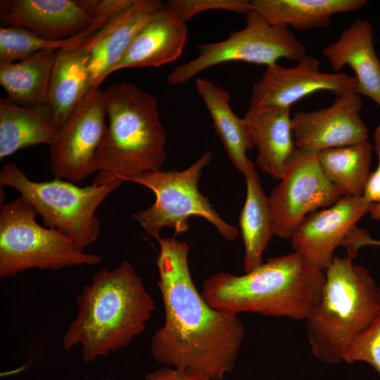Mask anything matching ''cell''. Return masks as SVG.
I'll return each mask as SVG.
<instances>
[{
	"label": "cell",
	"mask_w": 380,
	"mask_h": 380,
	"mask_svg": "<svg viewBox=\"0 0 380 380\" xmlns=\"http://www.w3.org/2000/svg\"><path fill=\"white\" fill-rule=\"evenodd\" d=\"M157 241L158 286L165 319L152 336V357L165 367L223 380L235 367L245 327L238 315L205 300L191 277L186 241L161 236Z\"/></svg>",
	"instance_id": "cell-1"
},
{
	"label": "cell",
	"mask_w": 380,
	"mask_h": 380,
	"mask_svg": "<svg viewBox=\"0 0 380 380\" xmlns=\"http://www.w3.org/2000/svg\"><path fill=\"white\" fill-rule=\"evenodd\" d=\"M78 310L62 340L68 351L82 346V360L90 363L117 353L141 334L155 309L151 293L129 261L103 268L77 297Z\"/></svg>",
	"instance_id": "cell-2"
},
{
	"label": "cell",
	"mask_w": 380,
	"mask_h": 380,
	"mask_svg": "<svg viewBox=\"0 0 380 380\" xmlns=\"http://www.w3.org/2000/svg\"><path fill=\"white\" fill-rule=\"evenodd\" d=\"M324 281V270L293 252L244 274H214L203 282L201 293L208 305L227 313L305 321L319 303Z\"/></svg>",
	"instance_id": "cell-3"
},
{
	"label": "cell",
	"mask_w": 380,
	"mask_h": 380,
	"mask_svg": "<svg viewBox=\"0 0 380 380\" xmlns=\"http://www.w3.org/2000/svg\"><path fill=\"white\" fill-rule=\"evenodd\" d=\"M108 125L96 152L94 184L127 181L159 170L167 157L166 132L157 99L134 84L119 82L103 91Z\"/></svg>",
	"instance_id": "cell-4"
},
{
	"label": "cell",
	"mask_w": 380,
	"mask_h": 380,
	"mask_svg": "<svg viewBox=\"0 0 380 380\" xmlns=\"http://www.w3.org/2000/svg\"><path fill=\"white\" fill-rule=\"evenodd\" d=\"M324 272L320 299L305 320L306 334L315 357L336 364L380 312V288L349 257L335 256Z\"/></svg>",
	"instance_id": "cell-5"
},
{
	"label": "cell",
	"mask_w": 380,
	"mask_h": 380,
	"mask_svg": "<svg viewBox=\"0 0 380 380\" xmlns=\"http://www.w3.org/2000/svg\"><path fill=\"white\" fill-rule=\"evenodd\" d=\"M123 182L114 178L103 184L80 187L58 179L32 181L13 163L4 165L0 170L1 187L19 191L41 215L46 227L58 230L82 251L100 236L96 210Z\"/></svg>",
	"instance_id": "cell-6"
},
{
	"label": "cell",
	"mask_w": 380,
	"mask_h": 380,
	"mask_svg": "<svg viewBox=\"0 0 380 380\" xmlns=\"http://www.w3.org/2000/svg\"><path fill=\"white\" fill-rule=\"evenodd\" d=\"M37 214L22 196L1 206V279L31 268L57 270L101 262L100 255L80 249L58 230L39 225Z\"/></svg>",
	"instance_id": "cell-7"
},
{
	"label": "cell",
	"mask_w": 380,
	"mask_h": 380,
	"mask_svg": "<svg viewBox=\"0 0 380 380\" xmlns=\"http://www.w3.org/2000/svg\"><path fill=\"white\" fill-rule=\"evenodd\" d=\"M213 155L212 151H206L184 170L149 171L127 180L148 188L156 196L150 207L132 215L148 236L157 240L165 227L174 229L177 234L184 232L189 229L188 219L197 216L212 224L225 240L234 241L238 238L236 227L221 218L198 188Z\"/></svg>",
	"instance_id": "cell-8"
},
{
	"label": "cell",
	"mask_w": 380,
	"mask_h": 380,
	"mask_svg": "<svg viewBox=\"0 0 380 380\" xmlns=\"http://www.w3.org/2000/svg\"><path fill=\"white\" fill-rule=\"evenodd\" d=\"M246 26L231 32L226 39L198 44V55L175 68L167 76V82L185 84L201 72L227 62L269 67L281 58L298 62L307 56L304 44L289 27L270 24L253 10L246 15Z\"/></svg>",
	"instance_id": "cell-9"
},
{
	"label": "cell",
	"mask_w": 380,
	"mask_h": 380,
	"mask_svg": "<svg viewBox=\"0 0 380 380\" xmlns=\"http://www.w3.org/2000/svg\"><path fill=\"white\" fill-rule=\"evenodd\" d=\"M342 197L324 175L318 151L296 148L280 182L268 196L274 235L291 239L309 214Z\"/></svg>",
	"instance_id": "cell-10"
},
{
	"label": "cell",
	"mask_w": 380,
	"mask_h": 380,
	"mask_svg": "<svg viewBox=\"0 0 380 380\" xmlns=\"http://www.w3.org/2000/svg\"><path fill=\"white\" fill-rule=\"evenodd\" d=\"M106 117L103 91L90 89L49 146L55 179L75 183L98 172L96 156L106 132Z\"/></svg>",
	"instance_id": "cell-11"
},
{
	"label": "cell",
	"mask_w": 380,
	"mask_h": 380,
	"mask_svg": "<svg viewBox=\"0 0 380 380\" xmlns=\"http://www.w3.org/2000/svg\"><path fill=\"white\" fill-rule=\"evenodd\" d=\"M356 87L355 76L341 72H322L319 61L307 55L293 67L278 63L267 67L252 87L250 108H291L296 102L319 91H329L336 96L355 91Z\"/></svg>",
	"instance_id": "cell-12"
},
{
	"label": "cell",
	"mask_w": 380,
	"mask_h": 380,
	"mask_svg": "<svg viewBox=\"0 0 380 380\" xmlns=\"http://www.w3.org/2000/svg\"><path fill=\"white\" fill-rule=\"evenodd\" d=\"M370 205L363 196H343L331 206L309 214L291 238L293 252L325 271L335 257V249L343 246Z\"/></svg>",
	"instance_id": "cell-13"
},
{
	"label": "cell",
	"mask_w": 380,
	"mask_h": 380,
	"mask_svg": "<svg viewBox=\"0 0 380 380\" xmlns=\"http://www.w3.org/2000/svg\"><path fill=\"white\" fill-rule=\"evenodd\" d=\"M362 101L355 91L336 96L328 107L295 113L291 127L296 148L321 151L367 141Z\"/></svg>",
	"instance_id": "cell-14"
},
{
	"label": "cell",
	"mask_w": 380,
	"mask_h": 380,
	"mask_svg": "<svg viewBox=\"0 0 380 380\" xmlns=\"http://www.w3.org/2000/svg\"><path fill=\"white\" fill-rule=\"evenodd\" d=\"M80 1L4 0L0 3L3 26L27 30L47 39H66L94 23Z\"/></svg>",
	"instance_id": "cell-15"
},
{
	"label": "cell",
	"mask_w": 380,
	"mask_h": 380,
	"mask_svg": "<svg viewBox=\"0 0 380 380\" xmlns=\"http://www.w3.org/2000/svg\"><path fill=\"white\" fill-rule=\"evenodd\" d=\"M162 4L159 0H134L87 37L91 46L89 90L99 89L111 74L137 32Z\"/></svg>",
	"instance_id": "cell-16"
},
{
	"label": "cell",
	"mask_w": 380,
	"mask_h": 380,
	"mask_svg": "<svg viewBox=\"0 0 380 380\" xmlns=\"http://www.w3.org/2000/svg\"><path fill=\"white\" fill-rule=\"evenodd\" d=\"M186 23L163 3L137 32L112 72L124 68L160 67L177 60L186 42Z\"/></svg>",
	"instance_id": "cell-17"
},
{
	"label": "cell",
	"mask_w": 380,
	"mask_h": 380,
	"mask_svg": "<svg viewBox=\"0 0 380 380\" xmlns=\"http://www.w3.org/2000/svg\"><path fill=\"white\" fill-rule=\"evenodd\" d=\"M322 54L336 72L349 66L357 80L355 92L368 97L380 108V60L369 20L357 18L337 40L324 48Z\"/></svg>",
	"instance_id": "cell-18"
},
{
	"label": "cell",
	"mask_w": 380,
	"mask_h": 380,
	"mask_svg": "<svg viewBox=\"0 0 380 380\" xmlns=\"http://www.w3.org/2000/svg\"><path fill=\"white\" fill-rule=\"evenodd\" d=\"M291 108H249L243 117L258 153L256 165L280 180L296 150L291 127Z\"/></svg>",
	"instance_id": "cell-19"
},
{
	"label": "cell",
	"mask_w": 380,
	"mask_h": 380,
	"mask_svg": "<svg viewBox=\"0 0 380 380\" xmlns=\"http://www.w3.org/2000/svg\"><path fill=\"white\" fill-rule=\"evenodd\" d=\"M90 52L87 38L56 51L46 106L58 128L89 91Z\"/></svg>",
	"instance_id": "cell-20"
},
{
	"label": "cell",
	"mask_w": 380,
	"mask_h": 380,
	"mask_svg": "<svg viewBox=\"0 0 380 380\" xmlns=\"http://www.w3.org/2000/svg\"><path fill=\"white\" fill-rule=\"evenodd\" d=\"M196 87L210 115L213 127L228 158L244 175L253 164L246 152L255 146L246 120L233 112L229 94L224 88L201 77L196 80Z\"/></svg>",
	"instance_id": "cell-21"
},
{
	"label": "cell",
	"mask_w": 380,
	"mask_h": 380,
	"mask_svg": "<svg viewBox=\"0 0 380 380\" xmlns=\"http://www.w3.org/2000/svg\"><path fill=\"white\" fill-rule=\"evenodd\" d=\"M58 128L46 105L28 108L0 99V159L37 144L49 146Z\"/></svg>",
	"instance_id": "cell-22"
},
{
	"label": "cell",
	"mask_w": 380,
	"mask_h": 380,
	"mask_svg": "<svg viewBox=\"0 0 380 380\" xmlns=\"http://www.w3.org/2000/svg\"><path fill=\"white\" fill-rule=\"evenodd\" d=\"M252 9L268 23L298 31L327 28L334 15L363 8L365 0H252Z\"/></svg>",
	"instance_id": "cell-23"
},
{
	"label": "cell",
	"mask_w": 380,
	"mask_h": 380,
	"mask_svg": "<svg viewBox=\"0 0 380 380\" xmlns=\"http://www.w3.org/2000/svg\"><path fill=\"white\" fill-rule=\"evenodd\" d=\"M244 177L246 196L239 227L244 244L243 269L248 272L263 262V253L274 232L269 199L253 164Z\"/></svg>",
	"instance_id": "cell-24"
},
{
	"label": "cell",
	"mask_w": 380,
	"mask_h": 380,
	"mask_svg": "<svg viewBox=\"0 0 380 380\" xmlns=\"http://www.w3.org/2000/svg\"><path fill=\"white\" fill-rule=\"evenodd\" d=\"M56 51L42 50L18 62L0 64V84L19 106L46 105Z\"/></svg>",
	"instance_id": "cell-25"
},
{
	"label": "cell",
	"mask_w": 380,
	"mask_h": 380,
	"mask_svg": "<svg viewBox=\"0 0 380 380\" xmlns=\"http://www.w3.org/2000/svg\"><path fill=\"white\" fill-rule=\"evenodd\" d=\"M373 149L367 141L318 151L324 175L342 196L363 195L371 173Z\"/></svg>",
	"instance_id": "cell-26"
},
{
	"label": "cell",
	"mask_w": 380,
	"mask_h": 380,
	"mask_svg": "<svg viewBox=\"0 0 380 380\" xmlns=\"http://www.w3.org/2000/svg\"><path fill=\"white\" fill-rule=\"evenodd\" d=\"M108 21L109 20L105 18H96L88 30L62 40L47 39L23 28L1 25L0 27V64L26 59L39 51H56L61 49L78 44Z\"/></svg>",
	"instance_id": "cell-27"
},
{
	"label": "cell",
	"mask_w": 380,
	"mask_h": 380,
	"mask_svg": "<svg viewBox=\"0 0 380 380\" xmlns=\"http://www.w3.org/2000/svg\"><path fill=\"white\" fill-rule=\"evenodd\" d=\"M348 364L364 362L380 374V312L350 343L342 357Z\"/></svg>",
	"instance_id": "cell-28"
},
{
	"label": "cell",
	"mask_w": 380,
	"mask_h": 380,
	"mask_svg": "<svg viewBox=\"0 0 380 380\" xmlns=\"http://www.w3.org/2000/svg\"><path fill=\"white\" fill-rule=\"evenodd\" d=\"M166 4L185 23L206 11L224 10L245 15L253 11L247 0H170Z\"/></svg>",
	"instance_id": "cell-29"
},
{
	"label": "cell",
	"mask_w": 380,
	"mask_h": 380,
	"mask_svg": "<svg viewBox=\"0 0 380 380\" xmlns=\"http://www.w3.org/2000/svg\"><path fill=\"white\" fill-rule=\"evenodd\" d=\"M373 148L377 156V166L371 172L362 195L371 203L380 201V125L374 131Z\"/></svg>",
	"instance_id": "cell-30"
},
{
	"label": "cell",
	"mask_w": 380,
	"mask_h": 380,
	"mask_svg": "<svg viewBox=\"0 0 380 380\" xmlns=\"http://www.w3.org/2000/svg\"><path fill=\"white\" fill-rule=\"evenodd\" d=\"M144 380H210V379L184 369L163 366L146 374Z\"/></svg>",
	"instance_id": "cell-31"
},
{
	"label": "cell",
	"mask_w": 380,
	"mask_h": 380,
	"mask_svg": "<svg viewBox=\"0 0 380 380\" xmlns=\"http://www.w3.org/2000/svg\"><path fill=\"white\" fill-rule=\"evenodd\" d=\"M368 213H369L372 218L380 220V201L372 203Z\"/></svg>",
	"instance_id": "cell-32"
},
{
	"label": "cell",
	"mask_w": 380,
	"mask_h": 380,
	"mask_svg": "<svg viewBox=\"0 0 380 380\" xmlns=\"http://www.w3.org/2000/svg\"><path fill=\"white\" fill-rule=\"evenodd\" d=\"M363 246H380V240L372 239L370 235L368 236L363 242Z\"/></svg>",
	"instance_id": "cell-33"
},
{
	"label": "cell",
	"mask_w": 380,
	"mask_h": 380,
	"mask_svg": "<svg viewBox=\"0 0 380 380\" xmlns=\"http://www.w3.org/2000/svg\"><path fill=\"white\" fill-rule=\"evenodd\" d=\"M379 34H380V32H379Z\"/></svg>",
	"instance_id": "cell-34"
}]
</instances>
